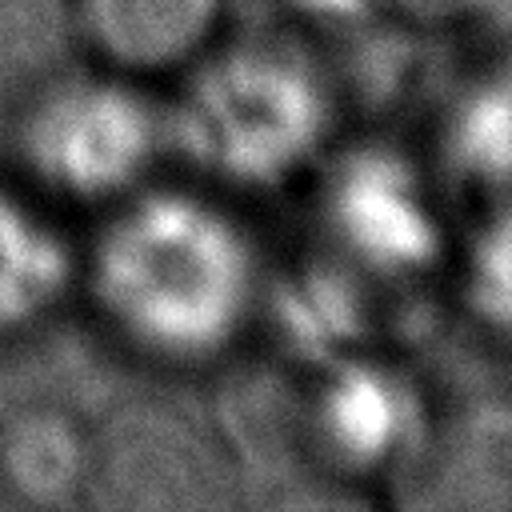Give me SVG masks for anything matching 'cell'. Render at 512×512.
I'll return each instance as SVG.
<instances>
[{"instance_id":"obj_1","label":"cell","mask_w":512,"mask_h":512,"mask_svg":"<svg viewBox=\"0 0 512 512\" xmlns=\"http://www.w3.org/2000/svg\"><path fill=\"white\" fill-rule=\"evenodd\" d=\"M236 472L220 440L184 408L140 400L88 432L84 496L112 512H208L232 504Z\"/></svg>"},{"instance_id":"obj_2","label":"cell","mask_w":512,"mask_h":512,"mask_svg":"<svg viewBox=\"0 0 512 512\" xmlns=\"http://www.w3.org/2000/svg\"><path fill=\"white\" fill-rule=\"evenodd\" d=\"M40 128L48 164L80 184H104L124 176L144 156V120L132 104L116 100V92H92L64 76L48 96H40L28 116Z\"/></svg>"},{"instance_id":"obj_3","label":"cell","mask_w":512,"mask_h":512,"mask_svg":"<svg viewBox=\"0 0 512 512\" xmlns=\"http://www.w3.org/2000/svg\"><path fill=\"white\" fill-rule=\"evenodd\" d=\"M76 32L128 72H164L212 32L216 0H72Z\"/></svg>"},{"instance_id":"obj_4","label":"cell","mask_w":512,"mask_h":512,"mask_svg":"<svg viewBox=\"0 0 512 512\" xmlns=\"http://www.w3.org/2000/svg\"><path fill=\"white\" fill-rule=\"evenodd\" d=\"M0 484L32 508H64L88 484V432L56 408H24L0 424Z\"/></svg>"},{"instance_id":"obj_5","label":"cell","mask_w":512,"mask_h":512,"mask_svg":"<svg viewBox=\"0 0 512 512\" xmlns=\"http://www.w3.org/2000/svg\"><path fill=\"white\" fill-rule=\"evenodd\" d=\"M72 0H0V124L24 120L76 60Z\"/></svg>"}]
</instances>
